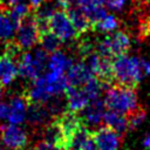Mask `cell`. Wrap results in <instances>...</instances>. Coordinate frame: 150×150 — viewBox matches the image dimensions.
Returning a JSON list of instances; mask_svg holds the SVG:
<instances>
[{"label": "cell", "instance_id": "6da1fadb", "mask_svg": "<svg viewBox=\"0 0 150 150\" xmlns=\"http://www.w3.org/2000/svg\"><path fill=\"white\" fill-rule=\"evenodd\" d=\"M112 77L114 83L136 88L137 84L144 79L139 59L137 56H129L127 54L112 59Z\"/></svg>", "mask_w": 150, "mask_h": 150}, {"label": "cell", "instance_id": "7a4b0ae2", "mask_svg": "<svg viewBox=\"0 0 150 150\" xmlns=\"http://www.w3.org/2000/svg\"><path fill=\"white\" fill-rule=\"evenodd\" d=\"M103 103L107 109L128 114L138 105L136 88L114 83L107 88Z\"/></svg>", "mask_w": 150, "mask_h": 150}, {"label": "cell", "instance_id": "3957f363", "mask_svg": "<svg viewBox=\"0 0 150 150\" xmlns=\"http://www.w3.org/2000/svg\"><path fill=\"white\" fill-rule=\"evenodd\" d=\"M22 49L15 41H7L5 52L0 55V84L4 87L9 86L19 75L18 59Z\"/></svg>", "mask_w": 150, "mask_h": 150}, {"label": "cell", "instance_id": "277c9868", "mask_svg": "<svg viewBox=\"0 0 150 150\" xmlns=\"http://www.w3.org/2000/svg\"><path fill=\"white\" fill-rule=\"evenodd\" d=\"M131 41L130 36L123 30H114L108 33L97 45H95V50L100 54L114 59L116 56L127 54L130 49Z\"/></svg>", "mask_w": 150, "mask_h": 150}, {"label": "cell", "instance_id": "5b68a950", "mask_svg": "<svg viewBox=\"0 0 150 150\" xmlns=\"http://www.w3.org/2000/svg\"><path fill=\"white\" fill-rule=\"evenodd\" d=\"M48 29L63 43L73 41L77 38V32L75 30L67 12L62 8H57L48 19Z\"/></svg>", "mask_w": 150, "mask_h": 150}, {"label": "cell", "instance_id": "8992f818", "mask_svg": "<svg viewBox=\"0 0 150 150\" xmlns=\"http://www.w3.org/2000/svg\"><path fill=\"white\" fill-rule=\"evenodd\" d=\"M39 27L33 13L25 16L15 29V42L22 50L33 48L39 42Z\"/></svg>", "mask_w": 150, "mask_h": 150}, {"label": "cell", "instance_id": "52a82bcc", "mask_svg": "<svg viewBox=\"0 0 150 150\" xmlns=\"http://www.w3.org/2000/svg\"><path fill=\"white\" fill-rule=\"evenodd\" d=\"M1 141L9 150H23L28 144L27 132L19 124H6L0 128Z\"/></svg>", "mask_w": 150, "mask_h": 150}, {"label": "cell", "instance_id": "ba28073f", "mask_svg": "<svg viewBox=\"0 0 150 150\" xmlns=\"http://www.w3.org/2000/svg\"><path fill=\"white\" fill-rule=\"evenodd\" d=\"M91 136L96 150H117L122 141V137L108 125L91 131Z\"/></svg>", "mask_w": 150, "mask_h": 150}, {"label": "cell", "instance_id": "9c48e42d", "mask_svg": "<svg viewBox=\"0 0 150 150\" xmlns=\"http://www.w3.org/2000/svg\"><path fill=\"white\" fill-rule=\"evenodd\" d=\"M105 105L103 103V101L95 98L91 100L90 103H88L79 114L82 118V122L87 125V127H95L101 123V121L103 120V114Z\"/></svg>", "mask_w": 150, "mask_h": 150}, {"label": "cell", "instance_id": "30bf717a", "mask_svg": "<svg viewBox=\"0 0 150 150\" xmlns=\"http://www.w3.org/2000/svg\"><path fill=\"white\" fill-rule=\"evenodd\" d=\"M18 70L19 74L27 79V80H35L41 75L43 69L38 64V62L34 60L32 53L26 52L21 53L19 59H18Z\"/></svg>", "mask_w": 150, "mask_h": 150}, {"label": "cell", "instance_id": "8fae6325", "mask_svg": "<svg viewBox=\"0 0 150 150\" xmlns=\"http://www.w3.org/2000/svg\"><path fill=\"white\" fill-rule=\"evenodd\" d=\"M63 94L66 95L68 110L74 112H80L90 101L81 87L68 86Z\"/></svg>", "mask_w": 150, "mask_h": 150}, {"label": "cell", "instance_id": "7c38bea8", "mask_svg": "<svg viewBox=\"0 0 150 150\" xmlns=\"http://www.w3.org/2000/svg\"><path fill=\"white\" fill-rule=\"evenodd\" d=\"M75 5L88 18L91 23V28L98 20H101L107 14L104 5L98 0H75Z\"/></svg>", "mask_w": 150, "mask_h": 150}, {"label": "cell", "instance_id": "4fadbf2b", "mask_svg": "<svg viewBox=\"0 0 150 150\" xmlns=\"http://www.w3.org/2000/svg\"><path fill=\"white\" fill-rule=\"evenodd\" d=\"M67 71L68 73L66 77L68 81V86H74V87H82L90 77L94 76L83 61L71 64Z\"/></svg>", "mask_w": 150, "mask_h": 150}, {"label": "cell", "instance_id": "5bb4252c", "mask_svg": "<svg viewBox=\"0 0 150 150\" xmlns=\"http://www.w3.org/2000/svg\"><path fill=\"white\" fill-rule=\"evenodd\" d=\"M27 101L21 95L14 96L8 104V116L7 120L12 124H20L26 118Z\"/></svg>", "mask_w": 150, "mask_h": 150}, {"label": "cell", "instance_id": "9a60e30c", "mask_svg": "<svg viewBox=\"0 0 150 150\" xmlns=\"http://www.w3.org/2000/svg\"><path fill=\"white\" fill-rule=\"evenodd\" d=\"M50 111L45 103H29L27 104L26 117L28 122L33 125H45L49 122Z\"/></svg>", "mask_w": 150, "mask_h": 150}, {"label": "cell", "instance_id": "2e32d148", "mask_svg": "<svg viewBox=\"0 0 150 150\" xmlns=\"http://www.w3.org/2000/svg\"><path fill=\"white\" fill-rule=\"evenodd\" d=\"M103 122H104L105 125L111 128L115 132H117L121 137H123L125 135L127 130L129 129L125 115L122 114V112L115 111V110L108 109L107 111H104V114H103Z\"/></svg>", "mask_w": 150, "mask_h": 150}, {"label": "cell", "instance_id": "e0dca14e", "mask_svg": "<svg viewBox=\"0 0 150 150\" xmlns=\"http://www.w3.org/2000/svg\"><path fill=\"white\" fill-rule=\"evenodd\" d=\"M75 28V30L77 32V35H82L84 33H87L90 28H91V23L88 20V18L84 15V13L74 4L71 6H69L67 9H64Z\"/></svg>", "mask_w": 150, "mask_h": 150}, {"label": "cell", "instance_id": "ac0fdd59", "mask_svg": "<svg viewBox=\"0 0 150 150\" xmlns=\"http://www.w3.org/2000/svg\"><path fill=\"white\" fill-rule=\"evenodd\" d=\"M71 64L73 61L60 50L53 52L52 55L48 57V62H47L48 70L54 74H64V71L68 70V68Z\"/></svg>", "mask_w": 150, "mask_h": 150}, {"label": "cell", "instance_id": "d6986e66", "mask_svg": "<svg viewBox=\"0 0 150 150\" xmlns=\"http://www.w3.org/2000/svg\"><path fill=\"white\" fill-rule=\"evenodd\" d=\"M42 135H43V141L53 143L62 149L64 137H63V132H62L60 125L57 124V122L55 121V118L52 122H48L47 124H45Z\"/></svg>", "mask_w": 150, "mask_h": 150}, {"label": "cell", "instance_id": "ffe728a7", "mask_svg": "<svg viewBox=\"0 0 150 150\" xmlns=\"http://www.w3.org/2000/svg\"><path fill=\"white\" fill-rule=\"evenodd\" d=\"M16 25L12 20L7 9H0V40L9 41L15 34Z\"/></svg>", "mask_w": 150, "mask_h": 150}, {"label": "cell", "instance_id": "44dd1931", "mask_svg": "<svg viewBox=\"0 0 150 150\" xmlns=\"http://www.w3.org/2000/svg\"><path fill=\"white\" fill-rule=\"evenodd\" d=\"M39 43L41 45V48H43L47 53H53L55 50H59L62 42L48 29V30H45V32L40 33Z\"/></svg>", "mask_w": 150, "mask_h": 150}, {"label": "cell", "instance_id": "7402d4cb", "mask_svg": "<svg viewBox=\"0 0 150 150\" xmlns=\"http://www.w3.org/2000/svg\"><path fill=\"white\" fill-rule=\"evenodd\" d=\"M118 25H120V21L115 15L105 14L101 20H98L93 26V28L101 32V33H111V32L117 29Z\"/></svg>", "mask_w": 150, "mask_h": 150}, {"label": "cell", "instance_id": "603a6c76", "mask_svg": "<svg viewBox=\"0 0 150 150\" xmlns=\"http://www.w3.org/2000/svg\"><path fill=\"white\" fill-rule=\"evenodd\" d=\"M7 8H8L7 11H8L9 16H11L12 20L15 22L16 26L19 25V22H20L25 16H27V15L30 13V8H29L28 4H26L23 0L20 1V2H18V4H15V5H13V6H9V7H7Z\"/></svg>", "mask_w": 150, "mask_h": 150}, {"label": "cell", "instance_id": "cb8c5ba5", "mask_svg": "<svg viewBox=\"0 0 150 150\" xmlns=\"http://www.w3.org/2000/svg\"><path fill=\"white\" fill-rule=\"evenodd\" d=\"M124 115L127 117V122H128V128L129 129L138 128L143 123L145 117H146L145 109L142 108L141 105H137L134 110H131V111H129L128 114H124Z\"/></svg>", "mask_w": 150, "mask_h": 150}, {"label": "cell", "instance_id": "d4e9b609", "mask_svg": "<svg viewBox=\"0 0 150 150\" xmlns=\"http://www.w3.org/2000/svg\"><path fill=\"white\" fill-rule=\"evenodd\" d=\"M81 88L83 89V91L87 94V96H88L89 100L91 101V100H95V98L98 97V95H100V93L102 91V89L104 88V86L101 83V81H100L97 77L93 76V77H90Z\"/></svg>", "mask_w": 150, "mask_h": 150}, {"label": "cell", "instance_id": "484cf974", "mask_svg": "<svg viewBox=\"0 0 150 150\" xmlns=\"http://www.w3.org/2000/svg\"><path fill=\"white\" fill-rule=\"evenodd\" d=\"M128 2L129 0H105L104 5H107V7L114 12H121Z\"/></svg>", "mask_w": 150, "mask_h": 150}, {"label": "cell", "instance_id": "4316f807", "mask_svg": "<svg viewBox=\"0 0 150 150\" xmlns=\"http://www.w3.org/2000/svg\"><path fill=\"white\" fill-rule=\"evenodd\" d=\"M33 150H62V149L60 146L53 144V143H49V142H46V141H40L35 144Z\"/></svg>", "mask_w": 150, "mask_h": 150}, {"label": "cell", "instance_id": "83f0119b", "mask_svg": "<svg viewBox=\"0 0 150 150\" xmlns=\"http://www.w3.org/2000/svg\"><path fill=\"white\" fill-rule=\"evenodd\" d=\"M139 66H141V70L143 76H148L150 75V62L145 59H139Z\"/></svg>", "mask_w": 150, "mask_h": 150}, {"label": "cell", "instance_id": "f1b7e54d", "mask_svg": "<svg viewBox=\"0 0 150 150\" xmlns=\"http://www.w3.org/2000/svg\"><path fill=\"white\" fill-rule=\"evenodd\" d=\"M8 116V104L0 102V120H7Z\"/></svg>", "mask_w": 150, "mask_h": 150}, {"label": "cell", "instance_id": "f546056e", "mask_svg": "<svg viewBox=\"0 0 150 150\" xmlns=\"http://www.w3.org/2000/svg\"><path fill=\"white\" fill-rule=\"evenodd\" d=\"M143 145H144L148 150H150V135H148V136L144 138V141H143Z\"/></svg>", "mask_w": 150, "mask_h": 150}, {"label": "cell", "instance_id": "4dcf8cb0", "mask_svg": "<svg viewBox=\"0 0 150 150\" xmlns=\"http://www.w3.org/2000/svg\"><path fill=\"white\" fill-rule=\"evenodd\" d=\"M4 89H5V87L0 84V100H1V98H2V96H4Z\"/></svg>", "mask_w": 150, "mask_h": 150}, {"label": "cell", "instance_id": "1f68e13d", "mask_svg": "<svg viewBox=\"0 0 150 150\" xmlns=\"http://www.w3.org/2000/svg\"><path fill=\"white\" fill-rule=\"evenodd\" d=\"M98 1H100V2H102L103 5H104V2H105V0H98Z\"/></svg>", "mask_w": 150, "mask_h": 150}, {"label": "cell", "instance_id": "d6a6232c", "mask_svg": "<svg viewBox=\"0 0 150 150\" xmlns=\"http://www.w3.org/2000/svg\"><path fill=\"white\" fill-rule=\"evenodd\" d=\"M0 150H4V148H2V145H1V143H0Z\"/></svg>", "mask_w": 150, "mask_h": 150}, {"label": "cell", "instance_id": "836d02e7", "mask_svg": "<svg viewBox=\"0 0 150 150\" xmlns=\"http://www.w3.org/2000/svg\"><path fill=\"white\" fill-rule=\"evenodd\" d=\"M2 1H4V0H0V2H2Z\"/></svg>", "mask_w": 150, "mask_h": 150}]
</instances>
